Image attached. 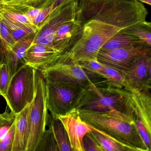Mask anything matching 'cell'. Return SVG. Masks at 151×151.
I'll list each match as a JSON object with an SVG mask.
<instances>
[{"mask_svg":"<svg viewBox=\"0 0 151 151\" xmlns=\"http://www.w3.org/2000/svg\"><path fill=\"white\" fill-rule=\"evenodd\" d=\"M55 0H0V11L24 14L31 9H43L53 4Z\"/></svg>","mask_w":151,"mask_h":151,"instance_id":"e0dca14e","label":"cell"},{"mask_svg":"<svg viewBox=\"0 0 151 151\" xmlns=\"http://www.w3.org/2000/svg\"><path fill=\"white\" fill-rule=\"evenodd\" d=\"M78 111L82 119L92 127L139 151H148L139 132L134 113L116 109L106 112Z\"/></svg>","mask_w":151,"mask_h":151,"instance_id":"7a4b0ae2","label":"cell"},{"mask_svg":"<svg viewBox=\"0 0 151 151\" xmlns=\"http://www.w3.org/2000/svg\"><path fill=\"white\" fill-rule=\"evenodd\" d=\"M48 114L45 80L42 73L36 70L35 97L29 108L30 130L27 151H35L46 129Z\"/></svg>","mask_w":151,"mask_h":151,"instance_id":"277c9868","label":"cell"},{"mask_svg":"<svg viewBox=\"0 0 151 151\" xmlns=\"http://www.w3.org/2000/svg\"><path fill=\"white\" fill-rule=\"evenodd\" d=\"M83 144L84 151H103L89 132L84 136Z\"/></svg>","mask_w":151,"mask_h":151,"instance_id":"f546056e","label":"cell"},{"mask_svg":"<svg viewBox=\"0 0 151 151\" xmlns=\"http://www.w3.org/2000/svg\"><path fill=\"white\" fill-rule=\"evenodd\" d=\"M151 52L139 58L123 74L127 90L131 89L141 91L151 90Z\"/></svg>","mask_w":151,"mask_h":151,"instance_id":"8fae6325","label":"cell"},{"mask_svg":"<svg viewBox=\"0 0 151 151\" xmlns=\"http://www.w3.org/2000/svg\"><path fill=\"white\" fill-rule=\"evenodd\" d=\"M93 128V130L89 133L96 140L102 151H139L136 148L124 144L104 132L94 127Z\"/></svg>","mask_w":151,"mask_h":151,"instance_id":"ac0fdd59","label":"cell"},{"mask_svg":"<svg viewBox=\"0 0 151 151\" xmlns=\"http://www.w3.org/2000/svg\"><path fill=\"white\" fill-rule=\"evenodd\" d=\"M70 1V0H55L53 4V9L58 6H60L62 3H64L66 1Z\"/></svg>","mask_w":151,"mask_h":151,"instance_id":"836d02e7","label":"cell"},{"mask_svg":"<svg viewBox=\"0 0 151 151\" xmlns=\"http://www.w3.org/2000/svg\"><path fill=\"white\" fill-rule=\"evenodd\" d=\"M128 91L131 93L136 120L140 121L151 134V90L131 89Z\"/></svg>","mask_w":151,"mask_h":151,"instance_id":"4fadbf2b","label":"cell"},{"mask_svg":"<svg viewBox=\"0 0 151 151\" xmlns=\"http://www.w3.org/2000/svg\"><path fill=\"white\" fill-rule=\"evenodd\" d=\"M148 14L137 0H78L76 20L83 32L72 50L82 60L97 59L106 42L122 30L145 22Z\"/></svg>","mask_w":151,"mask_h":151,"instance_id":"6da1fadb","label":"cell"},{"mask_svg":"<svg viewBox=\"0 0 151 151\" xmlns=\"http://www.w3.org/2000/svg\"><path fill=\"white\" fill-rule=\"evenodd\" d=\"M42 10V9H31L27 11L24 15L28 18L31 22L33 23L35 17L39 14L41 12Z\"/></svg>","mask_w":151,"mask_h":151,"instance_id":"d6a6232c","label":"cell"},{"mask_svg":"<svg viewBox=\"0 0 151 151\" xmlns=\"http://www.w3.org/2000/svg\"><path fill=\"white\" fill-rule=\"evenodd\" d=\"M83 32V24L76 19L61 25L56 31L54 37L53 47L58 51V53L53 59L69 51L79 41Z\"/></svg>","mask_w":151,"mask_h":151,"instance_id":"7c38bea8","label":"cell"},{"mask_svg":"<svg viewBox=\"0 0 151 151\" xmlns=\"http://www.w3.org/2000/svg\"><path fill=\"white\" fill-rule=\"evenodd\" d=\"M2 23L1 17L0 16V65L4 63L5 61V56H6V51L5 49L2 38L1 37V27Z\"/></svg>","mask_w":151,"mask_h":151,"instance_id":"1f68e13d","label":"cell"},{"mask_svg":"<svg viewBox=\"0 0 151 151\" xmlns=\"http://www.w3.org/2000/svg\"><path fill=\"white\" fill-rule=\"evenodd\" d=\"M53 9V5L52 4L46 8L44 9L41 10V12L35 17L33 24L35 27H37L39 30L40 27L45 22L47 17L51 14Z\"/></svg>","mask_w":151,"mask_h":151,"instance_id":"4dcf8cb0","label":"cell"},{"mask_svg":"<svg viewBox=\"0 0 151 151\" xmlns=\"http://www.w3.org/2000/svg\"><path fill=\"white\" fill-rule=\"evenodd\" d=\"M58 53V51L53 46L32 42L26 51L24 60L26 65L40 70L48 64Z\"/></svg>","mask_w":151,"mask_h":151,"instance_id":"5bb4252c","label":"cell"},{"mask_svg":"<svg viewBox=\"0 0 151 151\" xmlns=\"http://www.w3.org/2000/svg\"><path fill=\"white\" fill-rule=\"evenodd\" d=\"M47 126L52 132L59 151H72L68 134L61 121L49 114Z\"/></svg>","mask_w":151,"mask_h":151,"instance_id":"ffe728a7","label":"cell"},{"mask_svg":"<svg viewBox=\"0 0 151 151\" xmlns=\"http://www.w3.org/2000/svg\"><path fill=\"white\" fill-rule=\"evenodd\" d=\"M35 151H60L50 128L46 129Z\"/></svg>","mask_w":151,"mask_h":151,"instance_id":"cb8c5ba5","label":"cell"},{"mask_svg":"<svg viewBox=\"0 0 151 151\" xmlns=\"http://www.w3.org/2000/svg\"><path fill=\"white\" fill-rule=\"evenodd\" d=\"M57 117L66 130L72 151H84L83 138L86 133L93 130V127L82 119L78 109L76 108Z\"/></svg>","mask_w":151,"mask_h":151,"instance_id":"30bf717a","label":"cell"},{"mask_svg":"<svg viewBox=\"0 0 151 151\" xmlns=\"http://www.w3.org/2000/svg\"><path fill=\"white\" fill-rule=\"evenodd\" d=\"M29 104L17 114L14 138L12 151H27L30 136Z\"/></svg>","mask_w":151,"mask_h":151,"instance_id":"9a60e30c","label":"cell"},{"mask_svg":"<svg viewBox=\"0 0 151 151\" xmlns=\"http://www.w3.org/2000/svg\"><path fill=\"white\" fill-rule=\"evenodd\" d=\"M75 108L97 112L119 110L134 113L131 93L124 88H118L106 83L96 85L90 82L83 89Z\"/></svg>","mask_w":151,"mask_h":151,"instance_id":"3957f363","label":"cell"},{"mask_svg":"<svg viewBox=\"0 0 151 151\" xmlns=\"http://www.w3.org/2000/svg\"><path fill=\"white\" fill-rule=\"evenodd\" d=\"M103 65L104 69L101 76L106 79L107 84L116 88L125 89L126 82L123 74L113 68Z\"/></svg>","mask_w":151,"mask_h":151,"instance_id":"603a6c76","label":"cell"},{"mask_svg":"<svg viewBox=\"0 0 151 151\" xmlns=\"http://www.w3.org/2000/svg\"><path fill=\"white\" fill-rule=\"evenodd\" d=\"M38 70L46 81L73 82L84 88L90 82L98 84L105 81L102 76L84 69L79 63H52Z\"/></svg>","mask_w":151,"mask_h":151,"instance_id":"52a82bcc","label":"cell"},{"mask_svg":"<svg viewBox=\"0 0 151 151\" xmlns=\"http://www.w3.org/2000/svg\"><path fill=\"white\" fill-rule=\"evenodd\" d=\"M15 122L6 134L0 139V151H12L14 138Z\"/></svg>","mask_w":151,"mask_h":151,"instance_id":"83f0119b","label":"cell"},{"mask_svg":"<svg viewBox=\"0 0 151 151\" xmlns=\"http://www.w3.org/2000/svg\"><path fill=\"white\" fill-rule=\"evenodd\" d=\"M122 31L137 36L151 46V23L150 22H139L131 25Z\"/></svg>","mask_w":151,"mask_h":151,"instance_id":"44dd1931","label":"cell"},{"mask_svg":"<svg viewBox=\"0 0 151 151\" xmlns=\"http://www.w3.org/2000/svg\"><path fill=\"white\" fill-rule=\"evenodd\" d=\"M0 15L16 24L24 26L37 32L38 31L39 29L35 27L34 24L31 22L24 14L14 12L0 11Z\"/></svg>","mask_w":151,"mask_h":151,"instance_id":"d4e9b609","label":"cell"},{"mask_svg":"<svg viewBox=\"0 0 151 151\" xmlns=\"http://www.w3.org/2000/svg\"><path fill=\"white\" fill-rule=\"evenodd\" d=\"M16 115V114L12 111L9 113L6 110L0 114V139L6 134L14 123Z\"/></svg>","mask_w":151,"mask_h":151,"instance_id":"484cf974","label":"cell"},{"mask_svg":"<svg viewBox=\"0 0 151 151\" xmlns=\"http://www.w3.org/2000/svg\"><path fill=\"white\" fill-rule=\"evenodd\" d=\"M36 70L26 64L12 77L4 98L13 113L18 114L33 101L35 95Z\"/></svg>","mask_w":151,"mask_h":151,"instance_id":"5b68a950","label":"cell"},{"mask_svg":"<svg viewBox=\"0 0 151 151\" xmlns=\"http://www.w3.org/2000/svg\"><path fill=\"white\" fill-rule=\"evenodd\" d=\"M78 63L84 69L101 76L104 65L99 62L97 59L81 61Z\"/></svg>","mask_w":151,"mask_h":151,"instance_id":"f1b7e54d","label":"cell"},{"mask_svg":"<svg viewBox=\"0 0 151 151\" xmlns=\"http://www.w3.org/2000/svg\"><path fill=\"white\" fill-rule=\"evenodd\" d=\"M77 3L78 0H70L54 9L40 25L32 43L53 46L56 31L63 24L76 19Z\"/></svg>","mask_w":151,"mask_h":151,"instance_id":"ba28073f","label":"cell"},{"mask_svg":"<svg viewBox=\"0 0 151 151\" xmlns=\"http://www.w3.org/2000/svg\"><path fill=\"white\" fill-rule=\"evenodd\" d=\"M151 52L147 44L109 51L100 50L97 60L101 63L122 72L128 70L140 56Z\"/></svg>","mask_w":151,"mask_h":151,"instance_id":"9c48e42d","label":"cell"},{"mask_svg":"<svg viewBox=\"0 0 151 151\" xmlns=\"http://www.w3.org/2000/svg\"><path fill=\"white\" fill-rule=\"evenodd\" d=\"M137 1L141 3H145L149 6L151 5V0H137Z\"/></svg>","mask_w":151,"mask_h":151,"instance_id":"e575fe53","label":"cell"},{"mask_svg":"<svg viewBox=\"0 0 151 151\" xmlns=\"http://www.w3.org/2000/svg\"><path fill=\"white\" fill-rule=\"evenodd\" d=\"M11 77L7 66L3 63L0 65V95L4 98L11 82Z\"/></svg>","mask_w":151,"mask_h":151,"instance_id":"4316f807","label":"cell"},{"mask_svg":"<svg viewBox=\"0 0 151 151\" xmlns=\"http://www.w3.org/2000/svg\"><path fill=\"white\" fill-rule=\"evenodd\" d=\"M147 44L137 36L120 31L103 45L100 50L109 51Z\"/></svg>","mask_w":151,"mask_h":151,"instance_id":"d6986e66","label":"cell"},{"mask_svg":"<svg viewBox=\"0 0 151 151\" xmlns=\"http://www.w3.org/2000/svg\"><path fill=\"white\" fill-rule=\"evenodd\" d=\"M1 16V15H0ZM3 22L7 26L13 37L17 41L26 40L35 36L36 32L24 26L16 24L1 16Z\"/></svg>","mask_w":151,"mask_h":151,"instance_id":"7402d4cb","label":"cell"},{"mask_svg":"<svg viewBox=\"0 0 151 151\" xmlns=\"http://www.w3.org/2000/svg\"><path fill=\"white\" fill-rule=\"evenodd\" d=\"M45 83L47 109L55 117L64 114L74 108L85 88L73 82L45 80Z\"/></svg>","mask_w":151,"mask_h":151,"instance_id":"8992f818","label":"cell"},{"mask_svg":"<svg viewBox=\"0 0 151 151\" xmlns=\"http://www.w3.org/2000/svg\"><path fill=\"white\" fill-rule=\"evenodd\" d=\"M35 37L26 40L17 41L13 48L6 53L4 63L7 66L11 77L26 65L24 60L25 54Z\"/></svg>","mask_w":151,"mask_h":151,"instance_id":"2e32d148","label":"cell"}]
</instances>
